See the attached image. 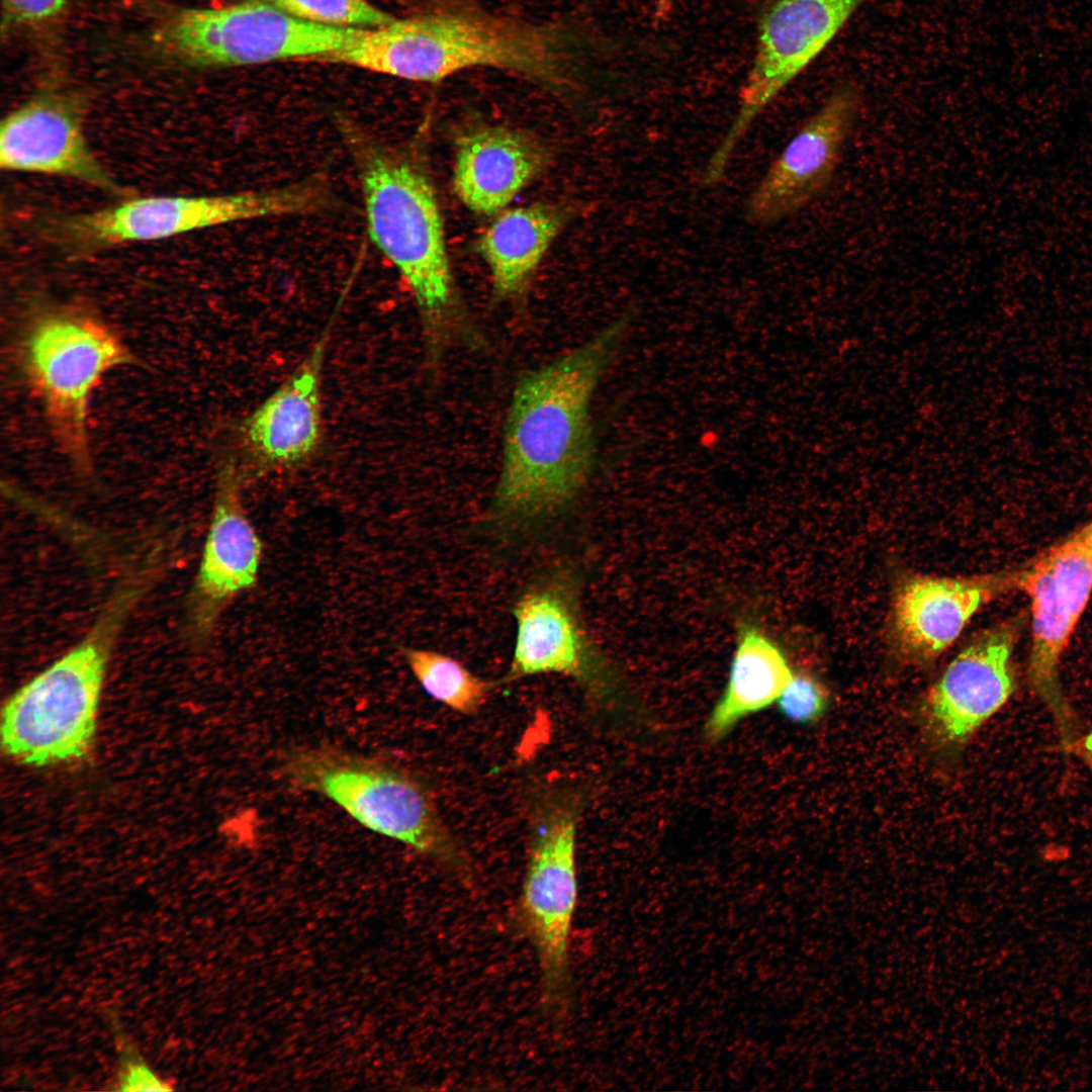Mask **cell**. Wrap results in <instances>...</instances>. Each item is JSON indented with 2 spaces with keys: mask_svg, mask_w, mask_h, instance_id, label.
Here are the masks:
<instances>
[{
  "mask_svg": "<svg viewBox=\"0 0 1092 1092\" xmlns=\"http://www.w3.org/2000/svg\"><path fill=\"white\" fill-rule=\"evenodd\" d=\"M627 326L626 318L609 325L517 383L492 500L499 527L532 529L565 510L586 484L596 459L590 402Z\"/></svg>",
  "mask_w": 1092,
  "mask_h": 1092,
  "instance_id": "obj_1",
  "label": "cell"
},
{
  "mask_svg": "<svg viewBox=\"0 0 1092 1092\" xmlns=\"http://www.w3.org/2000/svg\"><path fill=\"white\" fill-rule=\"evenodd\" d=\"M595 49L594 38L573 25L520 19L476 0H438L418 14L363 29L325 63L426 83L491 68L561 93L577 86Z\"/></svg>",
  "mask_w": 1092,
  "mask_h": 1092,
  "instance_id": "obj_2",
  "label": "cell"
},
{
  "mask_svg": "<svg viewBox=\"0 0 1092 1092\" xmlns=\"http://www.w3.org/2000/svg\"><path fill=\"white\" fill-rule=\"evenodd\" d=\"M371 240L411 289L427 361L436 366L456 344H477L479 332L456 291L434 189L421 168L350 127Z\"/></svg>",
  "mask_w": 1092,
  "mask_h": 1092,
  "instance_id": "obj_3",
  "label": "cell"
},
{
  "mask_svg": "<svg viewBox=\"0 0 1092 1092\" xmlns=\"http://www.w3.org/2000/svg\"><path fill=\"white\" fill-rule=\"evenodd\" d=\"M280 769L289 785L322 795L368 830L412 847L459 879L472 877L471 857L428 784L403 764L321 744L290 748Z\"/></svg>",
  "mask_w": 1092,
  "mask_h": 1092,
  "instance_id": "obj_4",
  "label": "cell"
},
{
  "mask_svg": "<svg viewBox=\"0 0 1092 1092\" xmlns=\"http://www.w3.org/2000/svg\"><path fill=\"white\" fill-rule=\"evenodd\" d=\"M145 586L139 578L122 585L77 644L9 697L1 714L8 756L46 766L89 752L112 647Z\"/></svg>",
  "mask_w": 1092,
  "mask_h": 1092,
  "instance_id": "obj_5",
  "label": "cell"
},
{
  "mask_svg": "<svg viewBox=\"0 0 1092 1092\" xmlns=\"http://www.w3.org/2000/svg\"><path fill=\"white\" fill-rule=\"evenodd\" d=\"M15 356L57 444L75 467L88 472L90 400L108 372L133 362L128 348L89 307L35 299L20 321Z\"/></svg>",
  "mask_w": 1092,
  "mask_h": 1092,
  "instance_id": "obj_6",
  "label": "cell"
},
{
  "mask_svg": "<svg viewBox=\"0 0 1092 1092\" xmlns=\"http://www.w3.org/2000/svg\"><path fill=\"white\" fill-rule=\"evenodd\" d=\"M590 788L556 778L525 792L528 860L516 906V924L534 946L541 991L561 997L571 990L570 932L577 902L576 836Z\"/></svg>",
  "mask_w": 1092,
  "mask_h": 1092,
  "instance_id": "obj_7",
  "label": "cell"
},
{
  "mask_svg": "<svg viewBox=\"0 0 1092 1092\" xmlns=\"http://www.w3.org/2000/svg\"><path fill=\"white\" fill-rule=\"evenodd\" d=\"M575 576L556 567L537 577L513 608V656L497 685L555 673L574 680L588 706L616 724L640 725L641 712L616 667L592 640L579 608Z\"/></svg>",
  "mask_w": 1092,
  "mask_h": 1092,
  "instance_id": "obj_8",
  "label": "cell"
},
{
  "mask_svg": "<svg viewBox=\"0 0 1092 1092\" xmlns=\"http://www.w3.org/2000/svg\"><path fill=\"white\" fill-rule=\"evenodd\" d=\"M363 29L296 19L260 0L171 13L156 33L159 47L195 67L315 61L350 44Z\"/></svg>",
  "mask_w": 1092,
  "mask_h": 1092,
  "instance_id": "obj_9",
  "label": "cell"
},
{
  "mask_svg": "<svg viewBox=\"0 0 1092 1092\" xmlns=\"http://www.w3.org/2000/svg\"><path fill=\"white\" fill-rule=\"evenodd\" d=\"M327 202L324 185L210 196H152L64 217L58 235L79 252L163 240L238 220L308 212Z\"/></svg>",
  "mask_w": 1092,
  "mask_h": 1092,
  "instance_id": "obj_10",
  "label": "cell"
},
{
  "mask_svg": "<svg viewBox=\"0 0 1092 1092\" xmlns=\"http://www.w3.org/2000/svg\"><path fill=\"white\" fill-rule=\"evenodd\" d=\"M1017 589L1029 604L1028 682L1068 749L1079 734L1060 668L1092 595V518L1021 566Z\"/></svg>",
  "mask_w": 1092,
  "mask_h": 1092,
  "instance_id": "obj_11",
  "label": "cell"
},
{
  "mask_svg": "<svg viewBox=\"0 0 1092 1092\" xmlns=\"http://www.w3.org/2000/svg\"><path fill=\"white\" fill-rule=\"evenodd\" d=\"M868 0H770L757 24L738 109L707 162L703 183L719 182L734 151L763 109L828 47Z\"/></svg>",
  "mask_w": 1092,
  "mask_h": 1092,
  "instance_id": "obj_12",
  "label": "cell"
},
{
  "mask_svg": "<svg viewBox=\"0 0 1092 1092\" xmlns=\"http://www.w3.org/2000/svg\"><path fill=\"white\" fill-rule=\"evenodd\" d=\"M861 107L857 84L844 81L803 122L771 161L745 203L754 225L776 223L808 206L830 187Z\"/></svg>",
  "mask_w": 1092,
  "mask_h": 1092,
  "instance_id": "obj_13",
  "label": "cell"
},
{
  "mask_svg": "<svg viewBox=\"0 0 1092 1092\" xmlns=\"http://www.w3.org/2000/svg\"><path fill=\"white\" fill-rule=\"evenodd\" d=\"M330 330L293 372L234 429L236 463L244 483L297 468L323 441L322 371Z\"/></svg>",
  "mask_w": 1092,
  "mask_h": 1092,
  "instance_id": "obj_14",
  "label": "cell"
},
{
  "mask_svg": "<svg viewBox=\"0 0 1092 1092\" xmlns=\"http://www.w3.org/2000/svg\"><path fill=\"white\" fill-rule=\"evenodd\" d=\"M85 106L80 94L46 89L10 111L0 126L1 168L68 177L122 193L88 145Z\"/></svg>",
  "mask_w": 1092,
  "mask_h": 1092,
  "instance_id": "obj_15",
  "label": "cell"
},
{
  "mask_svg": "<svg viewBox=\"0 0 1092 1092\" xmlns=\"http://www.w3.org/2000/svg\"><path fill=\"white\" fill-rule=\"evenodd\" d=\"M1021 623L1014 618L980 633L930 688L924 710L943 742L967 741L1013 694L1012 653Z\"/></svg>",
  "mask_w": 1092,
  "mask_h": 1092,
  "instance_id": "obj_16",
  "label": "cell"
},
{
  "mask_svg": "<svg viewBox=\"0 0 1092 1092\" xmlns=\"http://www.w3.org/2000/svg\"><path fill=\"white\" fill-rule=\"evenodd\" d=\"M242 476L229 457L216 477L213 511L192 596L196 632L209 636L223 609L255 586L262 542L242 503Z\"/></svg>",
  "mask_w": 1092,
  "mask_h": 1092,
  "instance_id": "obj_17",
  "label": "cell"
},
{
  "mask_svg": "<svg viewBox=\"0 0 1092 1092\" xmlns=\"http://www.w3.org/2000/svg\"><path fill=\"white\" fill-rule=\"evenodd\" d=\"M1021 567L969 578L916 576L898 590L893 631L908 656L929 659L959 637L977 611L999 595L1018 588Z\"/></svg>",
  "mask_w": 1092,
  "mask_h": 1092,
  "instance_id": "obj_18",
  "label": "cell"
},
{
  "mask_svg": "<svg viewBox=\"0 0 1092 1092\" xmlns=\"http://www.w3.org/2000/svg\"><path fill=\"white\" fill-rule=\"evenodd\" d=\"M543 148L503 126L470 129L457 143L454 190L471 210L490 215L503 209L544 168Z\"/></svg>",
  "mask_w": 1092,
  "mask_h": 1092,
  "instance_id": "obj_19",
  "label": "cell"
},
{
  "mask_svg": "<svg viewBox=\"0 0 1092 1092\" xmlns=\"http://www.w3.org/2000/svg\"><path fill=\"white\" fill-rule=\"evenodd\" d=\"M794 673L781 649L752 625L739 629L725 690L706 721L705 736L719 741L744 718L778 701Z\"/></svg>",
  "mask_w": 1092,
  "mask_h": 1092,
  "instance_id": "obj_20",
  "label": "cell"
},
{
  "mask_svg": "<svg viewBox=\"0 0 1092 1092\" xmlns=\"http://www.w3.org/2000/svg\"><path fill=\"white\" fill-rule=\"evenodd\" d=\"M562 222L563 216L556 208L533 204L504 211L486 229L478 248L489 267L497 297L516 298L526 291Z\"/></svg>",
  "mask_w": 1092,
  "mask_h": 1092,
  "instance_id": "obj_21",
  "label": "cell"
},
{
  "mask_svg": "<svg viewBox=\"0 0 1092 1092\" xmlns=\"http://www.w3.org/2000/svg\"><path fill=\"white\" fill-rule=\"evenodd\" d=\"M404 660L423 690L451 710L472 715L485 704L497 681H488L447 654L404 648Z\"/></svg>",
  "mask_w": 1092,
  "mask_h": 1092,
  "instance_id": "obj_22",
  "label": "cell"
},
{
  "mask_svg": "<svg viewBox=\"0 0 1092 1092\" xmlns=\"http://www.w3.org/2000/svg\"><path fill=\"white\" fill-rule=\"evenodd\" d=\"M302 21L356 29H374L393 16L367 0H260Z\"/></svg>",
  "mask_w": 1092,
  "mask_h": 1092,
  "instance_id": "obj_23",
  "label": "cell"
},
{
  "mask_svg": "<svg viewBox=\"0 0 1092 1092\" xmlns=\"http://www.w3.org/2000/svg\"><path fill=\"white\" fill-rule=\"evenodd\" d=\"M828 700L827 690L817 679L808 674H794L777 703L787 720L808 724L823 715Z\"/></svg>",
  "mask_w": 1092,
  "mask_h": 1092,
  "instance_id": "obj_24",
  "label": "cell"
},
{
  "mask_svg": "<svg viewBox=\"0 0 1092 1092\" xmlns=\"http://www.w3.org/2000/svg\"><path fill=\"white\" fill-rule=\"evenodd\" d=\"M121 1091H166L171 1086L161 1079L152 1068L136 1055L127 1053L122 1057L116 1081Z\"/></svg>",
  "mask_w": 1092,
  "mask_h": 1092,
  "instance_id": "obj_25",
  "label": "cell"
},
{
  "mask_svg": "<svg viewBox=\"0 0 1092 1092\" xmlns=\"http://www.w3.org/2000/svg\"><path fill=\"white\" fill-rule=\"evenodd\" d=\"M67 0H3L6 16L10 21L35 24L56 18L64 10Z\"/></svg>",
  "mask_w": 1092,
  "mask_h": 1092,
  "instance_id": "obj_26",
  "label": "cell"
},
{
  "mask_svg": "<svg viewBox=\"0 0 1092 1092\" xmlns=\"http://www.w3.org/2000/svg\"><path fill=\"white\" fill-rule=\"evenodd\" d=\"M1071 751L1076 752L1082 758L1092 774V730L1083 736H1078L1071 747Z\"/></svg>",
  "mask_w": 1092,
  "mask_h": 1092,
  "instance_id": "obj_27",
  "label": "cell"
}]
</instances>
